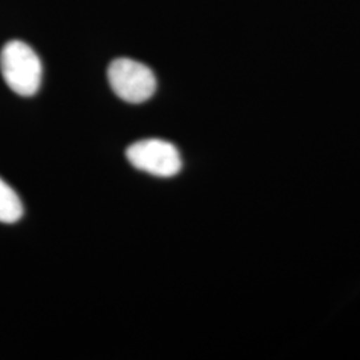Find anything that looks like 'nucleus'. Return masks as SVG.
Here are the masks:
<instances>
[{"instance_id":"obj_1","label":"nucleus","mask_w":360,"mask_h":360,"mask_svg":"<svg viewBox=\"0 0 360 360\" xmlns=\"http://www.w3.org/2000/svg\"><path fill=\"white\" fill-rule=\"evenodd\" d=\"M0 71L4 82L20 96H32L39 91L43 68L38 53L27 43L11 40L0 52Z\"/></svg>"},{"instance_id":"obj_2","label":"nucleus","mask_w":360,"mask_h":360,"mask_svg":"<svg viewBox=\"0 0 360 360\" xmlns=\"http://www.w3.org/2000/svg\"><path fill=\"white\" fill-rule=\"evenodd\" d=\"M108 82L116 95L129 103H143L156 91L153 70L141 62L119 58L108 67Z\"/></svg>"},{"instance_id":"obj_3","label":"nucleus","mask_w":360,"mask_h":360,"mask_svg":"<svg viewBox=\"0 0 360 360\" xmlns=\"http://www.w3.org/2000/svg\"><path fill=\"white\" fill-rule=\"evenodd\" d=\"M126 156L138 169L160 178H171L179 174L181 158L172 143L160 139H146L131 144Z\"/></svg>"},{"instance_id":"obj_4","label":"nucleus","mask_w":360,"mask_h":360,"mask_svg":"<svg viewBox=\"0 0 360 360\" xmlns=\"http://www.w3.org/2000/svg\"><path fill=\"white\" fill-rule=\"evenodd\" d=\"M23 203L18 193L4 181L0 179V221L13 224L23 217Z\"/></svg>"}]
</instances>
